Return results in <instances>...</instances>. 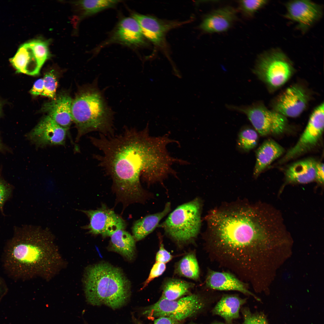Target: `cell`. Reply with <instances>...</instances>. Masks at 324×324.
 Instances as JSON below:
<instances>
[{
    "label": "cell",
    "instance_id": "1",
    "mask_svg": "<svg viewBox=\"0 0 324 324\" xmlns=\"http://www.w3.org/2000/svg\"><path fill=\"white\" fill-rule=\"evenodd\" d=\"M205 219V237L211 259L241 277H249L255 272L266 242L287 232L280 212L266 203L215 209Z\"/></svg>",
    "mask_w": 324,
    "mask_h": 324
},
{
    "label": "cell",
    "instance_id": "2",
    "mask_svg": "<svg viewBox=\"0 0 324 324\" xmlns=\"http://www.w3.org/2000/svg\"><path fill=\"white\" fill-rule=\"evenodd\" d=\"M90 140L100 152L95 156L100 166L112 178L118 198L125 204L143 203L151 197L142 188L141 177L148 186L162 183L169 175L176 176L172 165L182 162L166 148L176 141L168 134L151 136L148 125L141 130L127 128L118 135L100 134Z\"/></svg>",
    "mask_w": 324,
    "mask_h": 324
},
{
    "label": "cell",
    "instance_id": "3",
    "mask_svg": "<svg viewBox=\"0 0 324 324\" xmlns=\"http://www.w3.org/2000/svg\"><path fill=\"white\" fill-rule=\"evenodd\" d=\"M64 263L52 234L38 226L16 228L5 251V267L17 278L49 280L60 271Z\"/></svg>",
    "mask_w": 324,
    "mask_h": 324
},
{
    "label": "cell",
    "instance_id": "4",
    "mask_svg": "<svg viewBox=\"0 0 324 324\" xmlns=\"http://www.w3.org/2000/svg\"><path fill=\"white\" fill-rule=\"evenodd\" d=\"M86 300L93 305L113 309L122 306L130 295V284L119 268L105 262L88 267L83 280Z\"/></svg>",
    "mask_w": 324,
    "mask_h": 324
},
{
    "label": "cell",
    "instance_id": "5",
    "mask_svg": "<svg viewBox=\"0 0 324 324\" xmlns=\"http://www.w3.org/2000/svg\"><path fill=\"white\" fill-rule=\"evenodd\" d=\"M71 115L77 129L76 140L86 134L98 131L106 136L114 135L113 113L99 88L98 79L72 100Z\"/></svg>",
    "mask_w": 324,
    "mask_h": 324
},
{
    "label": "cell",
    "instance_id": "6",
    "mask_svg": "<svg viewBox=\"0 0 324 324\" xmlns=\"http://www.w3.org/2000/svg\"><path fill=\"white\" fill-rule=\"evenodd\" d=\"M202 207L201 200L196 197L177 207L158 227L178 243L191 242L200 231Z\"/></svg>",
    "mask_w": 324,
    "mask_h": 324
},
{
    "label": "cell",
    "instance_id": "7",
    "mask_svg": "<svg viewBox=\"0 0 324 324\" xmlns=\"http://www.w3.org/2000/svg\"><path fill=\"white\" fill-rule=\"evenodd\" d=\"M253 72L268 86L277 88L289 79L293 70L292 64L286 54L278 49L262 53L257 58Z\"/></svg>",
    "mask_w": 324,
    "mask_h": 324
},
{
    "label": "cell",
    "instance_id": "8",
    "mask_svg": "<svg viewBox=\"0 0 324 324\" xmlns=\"http://www.w3.org/2000/svg\"><path fill=\"white\" fill-rule=\"evenodd\" d=\"M202 298L195 294L171 300L161 298L147 307L143 314L149 318L166 317L180 321L197 314L204 307Z\"/></svg>",
    "mask_w": 324,
    "mask_h": 324
},
{
    "label": "cell",
    "instance_id": "9",
    "mask_svg": "<svg viewBox=\"0 0 324 324\" xmlns=\"http://www.w3.org/2000/svg\"><path fill=\"white\" fill-rule=\"evenodd\" d=\"M230 109L245 114L256 131L262 136L281 134L287 125L286 117L268 110L261 104L247 106H228Z\"/></svg>",
    "mask_w": 324,
    "mask_h": 324
},
{
    "label": "cell",
    "instance_id": "10",
    "mask_svg": "<svg viewBox=\"0 0 324 324\" xmlns=\"http://www.w3.org/2000/svg\"><path fill=\"white\" fill-rule=\"evenodd\" d=\"M323 103L317 106L311 114L307 125L297 142L287 152L280 160L284 162L304 154L314 148L323 131Z\"/></svg>",
    "mask_w": 324,
    "mask_h": 324
},
{
    "label": "cell",
    "instance_id": "11",
    "mask_svg": "<svg viewBox=\"0 0 324 324\" xmlns=\"http://www.w3.org/2000/svg\"><path fill=\"white\" fill-rule=\"evenodd\" d=\"M85 214L89 224L82 227L93 234H100L104 237L110 236L119 230H124L125 221L114 212L103 205L96 210H80Z\"/></svg>",
    "mask_w": 324,
    "mask_h": 324
},
{
    "label": "cell",
    "instance_id": "12",
    "mask_svg": "<svg viewBox=\"0 0 324 324\" xmlns=\"http://www.w3.org/2000/svg\"><path fill=\"white\" fill-rule=\"evenodd\" d=\"M67 131L47 115L27 134L26 137L38 147L63 145L65 144Z\"/></svg>",
    "mask_w": 324,
    "mask_h": 324
},
{
    "label": "cell",
    "instance_id": "13",
    "mask_svg": "<svg viewBox=\"0 0 324 324\" xmlns=\"http://www.w3.org/2000/svg\"><path fill=\"white\" fill-rule=\"evenodd\" d=\"M286 18L297 22L303 31L306 30L322 17L321 6L309 0L290 1L286 4Z\"/></svg>",
    "mask_w": 324,
    "mask_h": 324
},
{
    "label": "cell",
    "instance_id": "14",
    "mask_svg": "<svg viewBox=\"0 0 324 324\" xmlns=\"http://www.w3.org/2000/svg\"><path fill=\"white\" fill-rule=\"evenodd\" d=\"M308 99L302 88L293 86L287 88L278 98L274 105V111L286 117H297L306 108Z\"/></svg>",
    "mask_w": 324,
    "mask_h": 324
},
{
    "label": "cell",
    "instance_id": "15",
    "mask_svg": "<svg viewBox=\"0 0 324 324\" xmlns=\"http://www.w3.org/2000/svg\"><path fill=\"white\" fill-rule=\"evenodd\" d=\"M237 19V10L230 6H226L208 14L202 22L200 28L208 33L224 32L229 29Z\"/></svg>",
    "mask_w": 324,
    "mask_h": 324
},
{
    "label": "cell",
    "instance_id": "16",
    "mask_svg": "<svg viewBox=\"0 0 324 324\" xmlns=\"http://www.w3.org/2000/svg\"><path fill=\"white\" fill-rule=\"evenodd\" d=\"M132 16L138 23L144 36L158 46L163 44L167 32L180 24L163 22L152 16L138 14H133Z\"/></svg>",
    "mask_w": 324,
    "mask_h": 324
},
{
    "label": "cell",
    "instance_id": "17",
    "mask_svg": "<svg viewBox=\"0 0 324 324\" xmlns=\"http://www.w3.org/2000/svg\"><path fill=\"white\" fill-rule=\"evenodd\" d=\"M206 286L212 289L223 291H237L258 298L248 289L247 285L233 274L209 270L206 280Z\"/></svg>",
    "mask_w": 324,
    "mask_h": 324
},
{
    "label": "cell",
    "instance_id": "18",
    "mask_svg": "<svg viewBox=\"0 0 324 324\" xmlns=\"http://www.w3.org/2000/svg\"><path fill=\"white\" fill-rule=\"evenodd\" d=\"M72 102L69 96L61 95L45 103L42 110L58 125L68 131L73 121L71 110Z\"/></svg>",
    "mask_w": 324,
    "mask_h": 324
},
{
    "label": "cell",
    "instance_id": "19",
    "mask_svg": "<svg viewBox=\"0 0 324 324\" xmlns=\"http://www.w3.org/2000/svg\"><path fill=\"white\" fill-rule=\"evenodd\" d=\"M140 27L132 17H126L118 23L113 34L112 40L123 44L140 46L146 44Z\"/></svg>",
    "mask_w": 324,
    "mask_h": 324
},
{
    "label": "cell",
    "instance_id": "20",
    "mask_svg": "<svg viewBox=\"0 0 324 324\" xmlns=\"http://www.w3.org/2000/svg\"><path fill=\"white\" fill-rule=\"evenodd\" d=\"M318 162L308 158L292 164L285 172L286 184H307L315 181Z\"/></svg>",
    "mask_w": 324,
    "mask_h": 324
},
{
    "label": "cell",
    "instance_id": "21",
    "mask_svg": "<svg viewBox=\"0 0 324 324\" xmlns=\"http://www.w3.org/2000/svg\"><path fill=\"white\" fill-rule=\"evenodd\" d=\"M10 61L17 72L31 75H37L39 73L40 68L28 43L21 45Z\"/></svg>",
    "mask_w": 324,
    "mask_h": 324
},
{
    "label": "cell",
    "instance_id": "22",
    "mask_svg": "<svg viewBox=\"0 0 324 324\" xmlns=\"http://www.w3.org/2000/svg\"><path fill=\"white\" fill-rule=\"evenodd\" d=\"M284 152L283 148L274 140H268L264 142L257 151L254 176L257 177Z\"/></svg>",
    "mask_w": 324,
    "mask_h": 324
},
{
    "label": "cell",
    "instance_id": "23",
    "mask_svg": "<svg viewBox=\"0 0 324 324\" xmlns=\"http://www.w3.org/2000/svg\"><path fill=\"white\" fill-rule=\"evenodd\" d=\"M171 210L170 203L167 202L162 211L148 215L135 221L132 227L133 236L135 240H140L152 232Z\"/></svg>",
    "mask_w": 324,
    "mask_h": 324
},
{
    "label": "cell",
    "instance_id": "24",
    "mask_svg": "<svg viewBox=\"0 0 324 324\" xmlns=\"http://www.w3.org/2000/svg\"><path fill=\"white\" fill-rule=\"evenodd\" d=\"M245 301V299L237 296L225 295L217 303L212 312L228 322H230L238 318L240 308Z\"/></svg>",
    "mask_w": 324,
    "mask_h": 324
},
{
    "label": "cell",
    "instance_id": "25",
    "mask_svg": "<svg viewBox=\"0 0 324 324\" xmlns=\"http://www.w3.org/2000/svg\"><path fill=\"white\" fill-rule=\"evenodd\" d=\"M110 249L129 261L134 259L135 254V240L124 230H118L111 236Z\"/></svg>",
    "mask_w": 324,
    "mask_h": 324
},
{
    "label": "cell",
    "instance_id": "26",
    "mask_svg": "<svg viewBox=\"0 0 324 324\" xmlns=\"http://www.w3.org/2000/svg\"><path fill=\"white\" fill-rule=\"evenodd\" d=\"M176 271L182 276L197 280L200 276V269L194 253H189L183 257L178 262Z\"/></svg>",
    "mask_w": 324,
    "mask_h": 324
},
{
    "label": "cell",
    "instance_id": "27",
    "mask_svg": "<svg viewBox=\"0 0 324 324\" xmlns=\"http://www.w3.org/2000/svg\"><path fill=\"white\" fill-rule=\"evenodd\" d=\"M192 283L178 279H171L164 284L161 298L176 300L188 292L193 287Z\"/></svg>",
    "mask_w": 324,
    "mask_h": 324
},
{
    "label": "cell",
    "instance_id": "28",
    "mask_svg": "<svg viewBox=\"0 0 324 324\" xmlns=\"http://www.w3.org/2000/svg\"><path fill=\"white\" fill-rule=\"evenodd\" d=\"M119 2L118 0H86L79 1L75 3L81 10L83 16H86L112 7Z\"/></svg>",
    "mask_w": 324,
    "mask_h": 324
},
{
    "label": "cell",
    "instance_id": "29",
    "mask_svg": "<svg viewBox=\"0 0 324 324\" xmlns=\"http://www.w3.org/2000/svg\"><path fill=\"white\" fill-rule=\"evenodd\" d=\"M28 43L32 49L39 66L41 68L50 56L48 48L49 41L38 39Z\"/></svg>",
    "mask_w": 324,
    "mask_h": 324
},
{
    "label": "cell",
    "instance_id": "30",
    "mask_svg": "<svg viewBox=\"0 0 324 324\" xmlns=\"http://www.w3.org/2000/svg\"><path fill=\"white\" fill-rule=\"evenodd\" d=\"M268 1L265 0H242L238 2V10L245 17H252L259 10L265 5Z\"/></svg>",
    "mask_w": 324,
    "mask_h": 324
},
{
    "label": "cell",
    "instance_id": "31",
    "mask_svg": "<svg viewBox=\"0 0 324 324\" xmlns=\"http://www.w3.org/2000/svg\"><path fill=\"white\" fill-rule=\"evenodd\" d=\"M258 136L254 130L247 128L242 130L238 137V144L244 150L248 151L253 149L257 144Z\"/></svg>",
    "mask_w": 324,
    "mask_h": 324
},
{
    "label": "cell",
    "instance_id": "32",
    "mask_svg": "<svg viewBox=\"0 0 324 324\" xmlns=\"http://www.w3.org/2000/svg\"><path fill=\"white\" fill-rule=\"evenodd\" d=\"M43 79L44 90L41 95L54 99L58 83L53 73L50 71L46 73Z\"/></svg>",
    "mask_w": 324,
    "mask_h": 324
},
{
    "label": "cell",
    "instance_id": "33",
    "mask_svg": "<svg viewBox=\"0 0 324 324\" xmlns=\"http://www.w3.org/2000/svg\"><path fill=\"white\" fill-rule=\"evenodd\" d=\"M243 324H268L266 317L262 313H253L247 308L243 309Z\"/></svg>",
    "mask_w": 324,
    "mask_h": 324
},
{
    "label": "cell",
    "instance_id": "34",
    "mask_svg": "<svg viewBox=\"0 0 324 324\" xmlns=\"http://www.w3.org/2000/svg\"><path fill=\"white\" fill-rule=\"evenodd\" d=\"M12 191V186L0 178V211L2 213L4 205L11 196Z\"/></svg>",
    "mask_w": 324,
    "mask_h": 324
},
{
    "label": "cell",
    "instance_id": "35",
    "mask_svg": "<svg viewBox=\"0 0 324 324\" xmlns=\"http://www.w3.org/2000/svg\"><path fill=\"white\" fill-rule=\"evenodd\" d=\"M166 268L165 264L156 262L152 267L148 278L144 282L142 289L147 286L154 279L161 275L165 270Z\"/></svg>",
    "mask_w": 324,
    "mask_h": 324
},
{
    "label": "cell",
    "instance_id": "36",
    "mask_svg": "<svg viewBox=\"0 0 324 324\" xmlns=\"http://www.w3.org/2000/svg\"><path fill=\"white\" fill-rule=\"evenodd\" d=\"M159 238H160V246L159 250L156 254V262L165 264L171 260L173 256L164 248V244L161 240V237Z\"/></svg>",
    "mask_w": 324,
    "mask_h": 324
},
{
    "label": "cell",
    "instance_id": "37",
    "mask_svg": "<svg viewBox=\"0 0 324 324\" xmlns=\"http://www.w3.org/2000/svg\"><path fill=\"white\" fill-rule=\"evenodd\" d=\"M44 90V82L43 79H39L34 83L30 91V93L34 95H41Z\"/></svg>",
    "mask_w": 324,
    "mask_h": 324
},
{
    "label": "cell",
    "instance_id": "38",
    "mask_svg": "<svg viewBox=\"0 0 324 324\" xmlns=\"http://www.w3.org/2000/svg\"><path fill=\"white\" fill-rule=\"evenodd\" d=\"M324 164L318 162L316 167L315 181L322 185L324 183Z\"/></svg>",
    "mask_w": 324,
    "mask_h": 324
},
{
    "label": "cell",
    "instance_id": "39",
    "mask_svg": "<svg viewBox=\"0 0 324 324\" xmlns=\"http://www.w3.org/2000/svg\"><path fill=\"white\" fill-rule=\"evenodd\" d=\"M153 324H180V322L170 317H161L155 320Z\"/></svg>",
    "mask_w": 324,
    "mask_h": 324
},
{
    "label": "cell",
    "instance_id": "40",
    "mask_svg": "<svg viewBox=\"0 0 324 324\" xmlns=\"http://www.w3.org/2000/svg\"><path fill=\"white\" fill-rule=\"evenodd\" d=\"M5 149V146L3 144L0 136V153L4 151Z\"/></svg>",
    "mask_w": 324,
    "mask_h": 324
},
{
    "label": "cell",
    "instance_id": "41",
    "mask_svg": "<svg viewBox=\"0 0 324 324\" xmlns=\"http://www.w3.org/2000/svg\"><path fill=\"white\" fill-rule=\"evenodd\" d=\"M212 324H224V323H213Z\"/></svg>",
    "mask_w": 324,
    "mask_h": 324
},
{
    "label": "cell",
    "instance_id": "42",
    "mask_svg": "<svg viewBox=\"0 0 324 324\" xmlns=\"http://www.w3.org/2000/svg\"><path fill=\"white\" fill-rule=\"evenodd\" d=\"M193 324V323H192V324Z\"/></svg>",
    "mask_w": 324,
    "mask_h": 324
}]
</instances>
